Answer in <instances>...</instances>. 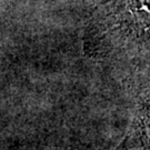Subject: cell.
Returning a JSON list of instances; mask_svg holds the SVG:
<instances>
[{
    "label": "cell",
    "mask_w": 150,
    "mask_h": 150,
    "mask_svg": "<svg viewBox=\"0 0 150 150\" xmlns=\"http://www.w3.org/2000/svg\"><path fill=\"white\" fill-rule=\"evenodd\" d=\"M132 134L134 136L132 138L144 147H150V86L146 87L139 97Z\"/></svg>",
    "instance_id": "obj_1"
}]
</instances>
